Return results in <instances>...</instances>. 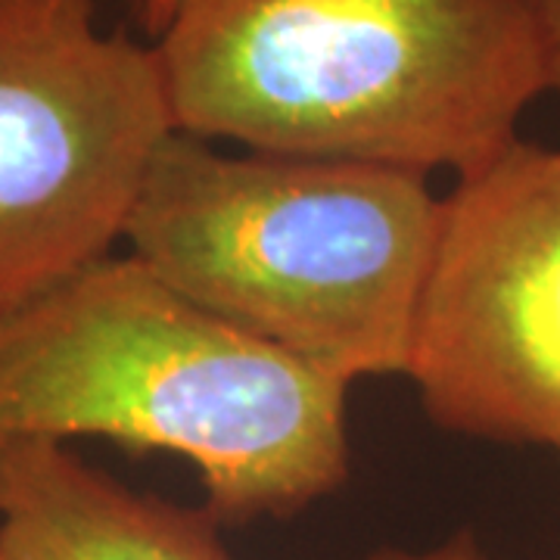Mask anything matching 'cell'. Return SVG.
<instances>
[{"label":"cell","instance_id":"cell-9","mask_svg":"<svg viewBox=\"0 0 560 560\" xmlns=\"http://www.w3.org/2000/svg\"><path fill=\"white\" fill-rule=\"evenodd\" d=\"M175 7H178V0H138L143 28H147L153 38H160L162 28L168 25L172 13H175Z\"/></svg>","mask_w":560,"mask_h":560},{"label":"cell","instance_id":"cell-5","mask_svg":"<svg viewBox=\"0 0 560 560\" xmlns=\"http://www.w3.org/2000/svg\"><path fill=\"white\" fill-rule=\"evenodd\" d=\"M405 381L445 433L560 458V147L521 138L442 197Z\"/></svg>","mask_w":560,"mask_h":560},{"label":"cell","instance_id":"cell-7","mask_svg":"<svg viewBox=\"0 0 560 560\" xmlns=\"http://www.w3.org/2000/svg\"><path fill=\"white\" fill-rule=\"evenodd\" d=\"M364 560H489L482 551L480 539L470 529H460L452 539L440 541L433 548L423 551H411V548H377Z\"/></svg>","mask_w":560,"mask_h":560},{"label":"cell","instance_id":"cell-6","mask_svg":"<svg viewBox=\"0 0 560 560\" xmlns=\"http://www.w3.org/2000/svg\"><path fill=\"white\" fill-rule=\"evenodd\" d=\"M0 560H234L221 523L138 492L60 442L0 455Z\"/></svg>","mask_w":560,"mask_h":560},{"label":"cell","instance_id":"cell-1","mask_svg":"<svg viewBox=\"0 0 560 560\" xmlns=\"http://www.w3.org/2000/svg\"><path fill=\"white\" fill-rule=\"evenodd\" d=\"M180 135L474 175L548 94L529 0H178L156 38Z\"/></svg>","mask_w":560,"mask_h":560},{"label":"cell","instance_id":"cell-2","mask_svg":"<svg viewBox=\"0 0 560 560\" xmlns=\"http://www.w3.org/2000/svg\"><path fill=\"white\" fill-rule=\"evenodd\" d=\"M349 386L212 318L131 253L0 315V455L106 440L184 458L221 526L349 480Z\"/></svg>","mask_w":560,"mask_h":560},{"label":"cell","instance_id":"cell-3","mask_svg":"<svg viewBox=\"0 0 560 560\" xmlns=\"http://www.w3.org/2000/svg\"><path fill=\"white\" fill-rule=\"evenodd\" d=\"M440 209L418 172L172 131L125 246L212 318L352 386L405 377Z\"/></svg>","mask_w":560,"mask_h":560},{"label":"cell","instance_id":"cell-8","mask_svg":"<svg viewBox=\"0 0 560 560\" xmlns=\"http://www.w3.org/2000/svg\"><path fill=\"white\" fill-rule=\"evenodd\" d=\"M539 22L541 50L548 66V88L560 94V0H529Z\"/></svg>","mask_w":560,"mask_h":560},{"label":"cell","instance_id":"cell-4","mask_svg":"<svg viewBox=\"0 0 560 560\" xmlns=\"http://www.w3.org/2000/svg\"><path fill=\"white\" fill-rule=\"evenodd\" d=\"M101 0H0V315L116 253L175 131L156 47Z\"/></svg>","mask_w":560,"mask_h":560}]
</instances>
